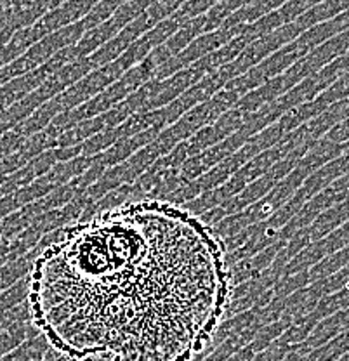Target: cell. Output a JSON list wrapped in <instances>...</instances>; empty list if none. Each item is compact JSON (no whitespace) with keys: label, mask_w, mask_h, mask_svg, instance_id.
I'll return each instance as SVG.
<instances>
[{"label":"cell","mask_w":349,"mask_h":361,"mask_svg":"<svg viewBox=\"0 0 349 361\" xmlns=\"http://www.w3.org/2000/svg\"><path fill=\"white\" fill-rule=\"evenodd\" d=\"M230 290L219 236L183 207L141 200L59 233L33 262L28 304L65 358L193 361Z\"/></svg>","instance_id":"obj_1"},{"label":"cell","mask_w":349,"mask_h":361,"mask_svg":"<svg viewBox=\"0 0 349 361\" xmlns=\"http://www.w3.org/2000/svg\"><path fill=\"white\" fill-rule=\"evenodd\" d=\"M324 2V0H290V2L285 6V11H287L290 16H294V14H301L304 9H307V7L311 6H317V4Z\"/></svg>","instance_id":"obj_3"},{"label":"cell","mask_w":349,"mask_h":361,"mask_svg":"<svg viewBox=\"0 0 349 361\" xmlns=\"http://www.w3.org/2000/svg\"><path fill=\"white\" fill-rule=\"evenodd\" d=\"M343 11H346V7H344V4L341 2V0H324V2L317 4V6L304 16V21L314 23L325 20V18H333L339 13H343Z\"/></svg>","instance_id":"obj_2"},{"label":"cell","mask_w":349,"mask_h":361,"mask_svg":"<svg viewBox=\"0 0 349 361\" xmlns=\"http://www.w3.org/2000/svg\"><path fill=\"white\" fill-rule=\"evenodd\" d=\"M341 2L344 4V7H346V11L349 9V0H341Z\"/></svg>","instance_id":"obj_4"}]
</instances>
